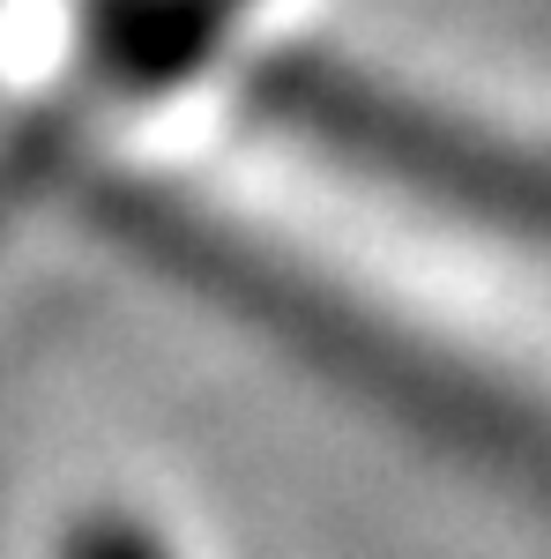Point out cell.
Instances as JSON below:
<instances>
[{
  "label": "cell",
  "mask_w": 551,
  "mask_h": 559,
  "mask_svg": "<svg viewBox=\"0 0 551 559\" xmlns=\"http://www.w3.org/2000/svg\"><path fill=\"white\" fill-rule=\"evenodd\" d=\"M38 559H187L165 515L128 508V500H75L45 530Z\"/></svg>",
  "instance_id": "1"
}]
</instances>
